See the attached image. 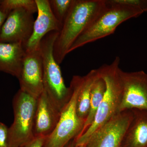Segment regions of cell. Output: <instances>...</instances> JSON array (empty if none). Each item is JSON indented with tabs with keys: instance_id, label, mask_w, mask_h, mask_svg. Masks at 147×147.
Returning <instances> with one entry per match:
<instances>
[{
	"instance_id": "1",
	"label": "cell",
	"mask_w": 147,
	"mask_h": 147,
	"mask_svg": "<svg viewBox=\"0 0 147 147\" xmlns=\"http://www.w3.org/2000/svg\"><path fill=\"white\" fill-rule=\"evenodd\" d=\"M105 5L106 0H74L54 44V57L59 65L68 55L74 41Z\"/></svg>"
},
{
	"instance_id": "2",
	"label": "cell",
	"mask_w": 147,
	"mask_h": 147,
	"mask_svg": "<svg viewBox=\"0 0 147 147\" xmlns=\"http://www.w3.org/2000/svg\"><path fill=\"white\" fill-rule=\"evenodd\" d=\"M120 59L116 57L112 63L104 64L98 69L106 85V90L94 121L90 126L79 137L74 139L77 146H86L95 131L119 113L122 88L119 76Z\"/></svg>"
},
{
	"instance_id": "3",
	"label": "cell",
	"mask_w": 147,
	"mask_h": 147,
	"mask_svg": "<svg viewBox=\"0 0 147 147\" xmlns=\"http://www.w3.org/2000/svg\"><path fill=\"white\" fill-rule=\"evenodd\" d=\"M144 13L140 9L106 0V5L93 22L74 41L68 51L105 38L115 32L117 27L129 19L137 18Z\"/></svg>"
},
{
	"instance_id": "4",
	"label": "cell",
	"mask_w": 147,
	"mask_h": 147,
	"mask_svg": "<svg viewBox=\"0 0 147 147\" xmlns=\"http://www.w3.org/2000/svg\"><path fill=\"white\" fill-rule=\"evenodd\" d=\"M59 32H50L39 46L42 59L44 90L54 105L61 112L72 94L71 87L66 86L60 67L54 57V46Z\"/></svg>"
},
{
	"instance_id": "5",
	"label": "cell",
	"mask_w": 147,
	"mask_h": 147,
	"mask_svg": "<svg viewBox=\"0 0 147 147\" xmlns=\"http://www.w3.org/2000/svg\"><path fill=\"white\" fill-rule=\"evenodd\" d=\"M83 79V76L72 77L70 84L72 89L71 98L62 110L55 129L45 138L43 147H65L81 133L85 122L77 115L76 102Z\"/></svg>"
},
{
	"instance_id": "6",
	"label": "cell",
	"mask_w": 147,
	"mask_h": 147,
	"mask_svg": "<svg viewBox=\"0 0 147 147\" xmlns=\"http://www.w3.org/2000/svg\"><path fill=\"white\" fill-rule=\"evenodd\" d=\"M37 99L19 89L13 97V123L8 129L9 147H19L26 144L35 137V118Z\"/></svg>"
},
{
	"instance_id": "7",
	"label": "cell",
	"mask_w": 147,
	"mask_h": 147,
	"mask_svg": "<svg viewBox=\"0 0 147 147\" xmlns=\"http://www.w3.org/2000/svg\"><path fill=\"white\" fill-rule=\"evenodd\" d=\"M122 97L119 112L138 110L147 112V74L143 71L119 70Z\"/></svg>"
},
{
	"instance_id": "8",
	"label": "cell",
	"mask_w": 147,
	"mask_h": 147,
	"mask_svg": "<svg viewBox=\"0 0 147 147\" xmlns=\"http://www.w3.org/2000/svg\"><path fill=\"white\" fill-rule=\"evenodd\" d=\"M133 118L132 110L119 113L91 135L86 147H122Z\"/></svg>"
},
{
	"instance_id": "9",
	"label": "cell",
	"mask_w": 147,
	"mask_h": 147,
	"mask_svg": "<svg viewBox=\"0 0 147 147\" xmlns=\"http://www.w3.org/2000/svg\"><path fill=\"white\" fill-rule=\"evenodd\" d=\"M34 13L18 9L9 13L0 31V42L26 43L31 36L34 19Z\"/></svg>"
},
{
	"instance_id": "10",
	"label": "cell",
	"mask_w": 147,
	"mask_h": 147,
	"mask_svg": "<svg viewBox=\"0 0 147 147\" xmlns=\"http://www.w3.org/2000/svg\"><path fill=\"white\" fill-rule=\"evenodd\" d=\"M21 90L38 99L44 90L43 68L39 49L26 52L20 76L18 78Z\"/></svg>"
},
{
	"instance_id": "11",
	"label": "cell",
	"mask_w": 147,
	"mask_h": 147,
	"mask_svg": "<svg viewBox=\"0 0 147 147\" xmlns=\"http://www.w3.org/2000/svg\"><path fill=\"white\" fill-rule=\"evenodd\" d=\"M37 16L35 20L31 36L23 45L26 52L39 49L40 42L49 33L60 32L62 27L52 12L48 0H35Z\"/></svg>"
},
{
	"instance_id": "12",
	"label": "cell",
	"mask_w": 147,
	"mask_h": 147,
	"mask_svg": "<svg viewBox=\"0 0 147 147\" xmlns=\"http://www.w3.org/2000/svg\"><path fill=\"white\" fill-rule=\"evenodd\" d=\"M61 113L53 104L44 90L37 99L35 118V137L49 136L57 126Z\"/></svg>"
},
{
	"instance_id": "13",
	"label": "cell",
	"mask_w": 147,
	"mask_h": 147,
	"mask_svg": "<svg viewBox=\"0 0 147 147\" xmlns=\"http://www.w3.org/2000/svg\"><path fill=\"white\" fill-rule=\"evenodd\" d=\"M26 53L22 43L0 42V71L18 79Z\"/></svg>"
},
{
	"instance_id": "14",
	"label": "cell",
	"mask_w": 147,
	"mask_h": 147,
	"mask_svg": "<svg viewBox=\"0 0 147 147\" xmlns=\"http://www.w3.org/2000/svg\"><path fill=\"white\" fill-rule=\"evenodd\" d=\"M133 118L122 147H147V112L132 110Z\"/></svg>"
},
{
	"instance_id": "15",
	"label": "cell",
	"mask_w": 147,
	"mask_h": 147,
	"mask_svg": "<svg viewBox=\"0 0 147 147\" xmlns=\"http://www.w3.org/2000/svg\"><path fill=\"white\" fill-rule=\"evenodd\" d=\"M99 76L98 69L91 70L86 75L83 76L77 96L76 112L78 117L85 122L89 112L92 86Z\"/></svg>"
},
{
	"instance_id": "16",
	"label": "cell",
	"mask_w": 147,
	"mask_h": 147,
	"mask_svg": "<svg viewBox=\"0 0 147 147\" xmlns=\"http://www.w3.org/2000/svg\"><path fill=\"white\" fill-rule=\"evenodd\" d=\"M105 90V82L100 76L95 80L92 86L89 112L84 123L83 129L78 137L84 133L93 122L98 109L104 96Z\"/></svg>"
},
{
	"instance_id": "17",
	"label": "cell",
	"mask_w": 147,
	"mask_h": 147,
	"mask_svg": "<svg viewBox=\"0 0 147 147\" xmlns=\"http://www.w3.org/2000/svg\"><path fill=\"white\" fill-rule=\"evenodd\" d=\"M0 9L7 15L13 10L21 9L37 13L35 0H0Z\"/></svg>"
},
{
	"instance_id": "18",
	"label": "cell",
	"mask_w": 147,
	"mask_h": 147,
	"mask_svg": "<svg viewBox=\"0 0 147 147\" xmlns=\"http://www.w3.org/2000/svg\"><path fill=\"white\" fill-rule=\"evenodd\" d=\"M74 0H48L55 18L63 24Z\"/></svg>"
},
{
	"instance_id": "19",
	"label": "cell",
	"mask_w": 147,
	"mask_h": 147,
	"mask_svg": "<svg viewBox=\"0 0 147 147\" xmlns=\"http://www.w3.org/2000/svg\"><path fill=\"white\" fill-rule=\"evenodd\" d=\"M113 1L115 3L137 7L144 12L147 11V0H113Z\"/></svg>"
},
{
	"instance_id": "20",
	"label": "cell",
	"mask_w": 147,
	"mask_h": 147,
	"mask_svg": "<svg viewBox=\"0 0 147 147\" xmlns=\"http://www.w3.org/2000/svg\"><path fill=\"white\" fill-rule=\"evenodd\" d=\"M8 129L5 124L0 122V147H9Z\"/></svg>"
},
{
	"instance_id": "21",
	"label": "cell",
	"mask_w": 147,
	"mask_h": 147,
	"mask_svg": "<svg viewBox=\"0 0 147 147\" xmlns=\"http://www.w3.org/2000/svg\"><path fill=\"white\" fill-rule=\"evenodd\" d=\"M46 137H35L32 141L26 144L19 147H43Z\"/></svg>"
},
{
	"instance_id": "22",
	"label": "cell",
	"mask_w": 147,
	"mask_h": 147,
	"mask_svg": "<svg viewBox=\"0 0 147 147\" xmlns=\"http://www.w3.org/2000/svg\"><path fill=\"white\" fill-rule=\"evenodd\" d=\"M7 16V15L3 12L0 9V31H1L3 24L5 21Z\"/></svg>"
},
{
	"instance_id": "23",
	"label": "cell",
	"mask_w": 147,
	"mask_h": 147,
	"mask_svg": "<svg viewBox=\"0 0 147 147\" xmlns=\"http://www.w3.org/2000/svg\"><path fill=\"white\" fill-rule=\"evenodd\" d=\"M74 140V139H73ZM71 141L65 147H86V146H77L75 145L74 140Z\"/></svg>"
}]
</instances>
